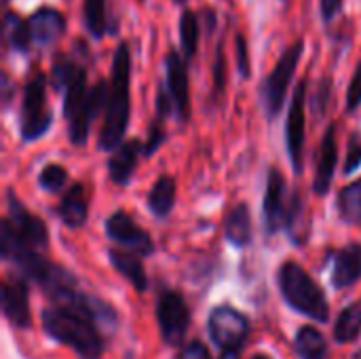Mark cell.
Instances as JSON below:
<instances>
[{"label": "cell", "mask_w": 361, "mask_h": 359, "mask_svg": "<svg viewBox=\"0 0 361 359\" xmlns=\"http://www.w3.org/2000/svg\"><path fill=\"white\" fill-rule=\"evenodd\" d=\"M40 324L44 334L72 349L78 359H102L106 351V341H104V328L97 322L95 315L70 307H59L51 305L42 309L40 313Z\"/></svg>", "instance_id": "obj_1"}, {"label": "cell", "mask_w": 361, "mask_h": 359, "mask_svg": "<svg viewBox=\"0 0 361 359\" xmlns=\"http://www.w3.org/2000/svg\"><path fill=\"white\" fill-rule=\"evenodd\" d=\"M131 53L127 42H118L112 57L110 95L106 106V118L99 131V148L104 152L116 150L125 142L131 114Z\"/></svg>", "instance_id": "obj_2"}, {"label": "cell", "mask_w": 361, "mask_h": 359, "mask_svg": "<svg viewBox=\"0 0 361 359\" xmlns=\"http://www.w3.org/2000/svg\"><path fill=\"white\" fill-rule=\"evenodd\" d=\"M277 286L292 311L307 315L319 324L330 322V303L324 288L296 260H286L279 267Z\"/></svg>", "instance_id": "obj_3"}, {"label": "cell", "mask_w": 361, "mask_h": 359, "mask_svg": "<svg viewBox=\"0 0 361 359\" xmlns=\"http://www.w3.org/2000/svg\"><path fill=\"white\" fill-rule=\"evenodd\" d=\"M63 116L68 121V138L74 146H85L91 123L95 121L89 108L87 70L76 66L63 87Z\"/></svg>", "instance_id": "obj_4"}, {"label": "cell", "mask_w": 361, "mask_h": 359, "mask_svg": "<svg viewBox=\"0 0 361 359\" xmlns=\"http://www.w3.org/2000/svg\"><path fill=\"white\" fill-rule=\"evenodd\" d=\"M19 121V133L23 142L40 140L53 127V110L47 108V76L40 72L34 74L23 89Z\"/></svg>", "instance_id": "obj_5"}, {"label": "cell", "mask_w": 361, "mask_h": 359, "mask_svg": "<svg viewBox=\"0 0 361 359\" xmlns=\"http://www.w3.org/2000/svg\"><path fill=\"white\" fill-rule=\"evenodd\" d=\"M305 53V40H296L292 42L279 57L277 66L273 68V72L267 76L264 85H262V102H264V110L269 118H275L286 104L288 97V89L290 83L294 78V72L298 68V61Z\"/></svg>", "instance_id": "obj_6"}, {"label": "cell", "mask_w": 361, "mask_h": 359, "mask_svg": "<svg viewBox=\"0 0 361 359\" xmlns=\"http://www.w3.org/2000/svg\"><path fill=\"white\" fill-rule=\"evenodd\" d=\"M154 315L163 343L171 349L184 347L190 328V311L184 296L176 290H161L154 305Z\"/></svg>", "instance_id": "obj_7"}, {"label": "cell", "mask_w": 361, "mask_h": 359, "mask_svg": "<svg viewBox=\"0 0 361 359\" xmlns=\"http://www.w3.org/2000/svg\"><path fill=\"white\" fill-rule=\"evenodd\" d=\"M207 332L216 347L222 351H243V345L250 339L252 324L247 315L237 311L231 305H218L209 311Z\"/></svg>", "instance_id": "obj_8"}, {"label": "cell", "mask_w": 361, "mask_h": 359, "mask_svg": "<svg viewBox=\"0 0 361 359\" xmlns=\"http://www.w3.org/2000/svg\"><path fill=\"white\" fill-rule=\"evenodd\" d=\"M307 78L298 83L286 123V148L290 163L296 174H302L305 167V135H307Z\"/></svg>", "instance_id": "obj_9"}, {"label": "cell", "mask_w": 361, "mask_h": 359, "mask_svg": "<svg viewBox=\"0 0 361 359\" xmlns=\"http://www.w3.org/2000/svg\"><path fill=\"white\" fill-rule=\"evenodd\" d=\"M104 229H106V235L114 243H118V245H123V248H127L140 256H152L154 254L152 237L140 224H135V220L127 212L118 209L112 216H108Z\"/></svg>", "instance_id": "obj_10"}, {"label": "cell", "mask_w": 361, "mask_h": 359, "mask_svg": "<svg viewBox=\"0 0 361 359\" xmlns=\"http://www.w3.org/2000/svg\"><path fill=\"white\" fill-rule=\"evenodd\" d=\"M6 203H8V222H11L13 231L27 245H32L36 250H47L49 248V231H47V224L42 222V218L34 216L21 203V199L15 195L13 188L6 190Z\"/></svg>", "instance_id": "obj_11"}, {"label": "cell", "mask_w": 361, "mask_h": 359, "mask_svg": "<svg viewBox=\"0 0 361 359\" xmlns=\"http://www.w3.org/2000/svg\"><path fill=\"white\" fill-rule=\"evenodd\" d=\"M288 203H290V197H286V178L277 167H273L269 169V176H267V190H264V201H262L264 229L269 237L286 229Z\"/></svg>", "instance_id": "obj_12"}, {"label": "cell", "mask_w": 361, "mask_h": 359, "mask_svg": "<svg viewBox=\"0 0 361 359\" xmlns=\"http://www.w3.org/2000/svg\"><path fill=\"white\" fill-rule=\"evenodd\" d=\"M2 313L19 330L32 328V309H30V286L23 275L8 277L2 284Z\"/></svg>", "instance_id": "obj_13"}, {"label": "cell", "mask_w": 361, "mask_h": 359, "mask_svg": "<svg viewBox=\"0 0 361 359\" xmlns=\"http://www.w3.org/2000/svg\"><path fill=\"white\" fill-rule=\"evenodd\" d=\"M165 70H167V91L173 99L178 121L188 123L190 121V87H188V72H186L184 55L169 49V53L165 55Z\"/></svg>", "instance_id": "obj_14"}, {"label": "cell", "mask_w": 361, "mask_h": 359, "mask_svg": "<svg viewBox=\"0 0 361 359\" xmlns=\"http://www.w3.org/2000/svg\"><path fill=\"white\" fill-rule=\"evenodd\" d=\"M336 163H338V142H336V125L332 123L324 138H322V146L317 152V165H315V180H313V190L319 197H326L330 193L332 180H334V171H336Z\"/></svg>", "instance_id": "obj_15"}, {"label": "cell", "mask_w": 361, "mask_h": 359, "mask_svg": "<svg viewBox=\"0 0 361 359\" xmlns=\"http://www.w3.org/2000/svg\"><path fill=\"white\" fill-rule=\"evenodd\" d=\"M32 42L38 47H51L66 34V19L57 8L42 6L34 11L27 19Z\"/></svg>", "instance_id": "obj_16"}, {"label": "cell", "mask_w": 361, "mask_h": 359, "mask_svg": "<svg viewBox=\"0 0 361 359\" xmlns=\"http://www.w3.org/2000/svg\"><path fill=\"white\" fill-rule=\"evenodd\" d=\"M361 279V245L351 243L332 254V286L347 290Z\"/></svg>", "instance_id": "obj_17"}, {"label": "cell", "mask_w": 361, "mask_h": 359, "mask_svg": "<svg viewBox=\"0 0 361 359\" xmlns=\"http://www.w3.org/2000/svg\"><path fill=\"white\" fill-rule=\"evenodd\" d=\"M140 154H144V146L140 140H127L116 150H112V157L108 159L110 180L118 186L129 184V180L135 174Z\"/></svg>", "instance_id": "obj_18"}, {"label": "cell", "mask_w": 361, "mask_h": 359, "mask_svg": "<svg viewBox=\"0 0 361 359\" xmlns=\"http://www.w3.org/2000/svg\"><path fill=\"white\" fill-rule=\"evenodd\" d=\"M55 214L59 216L61 224L68 229H80L87 224L89 218V201H87V190L80 182L72 184V188H68V193L63 195L61 203L57 205Z\"/></svg>", "instance_id": "obj_19"}, {"label": "cell", "mask_w": 361, "mask_h": 359, "mask_svg": "<svg viewBox=\"0 0 361 359\" xmlns=\"http://www.w3.org/2000/svg\"><path fill=\"white\" fill-rule=\"evenodd\" d=\"M108 258H110V264L114 267V271L118 275H123L135 292L144 294L148 290V275H146V269L142 264V256L135 254V252H123V250H110L108 252Z\"/></svg>", "instance_id": "obj_20"}, {"label": "cell", "mask_w": 361, "mask_h": 359, "mask_svg": "<svg viewBox=\"0 0 361 359\" xmlns=\"http://www.w3.org/2000/svg\"><path fill=\"white\" fill-rule=\"evenodd\" d=\"M176 195H178V186H176V178L171 176H161L150 193H148V209L152 216H157L159 220H165L176 205Z\"/></svg>", "instance_id": "obj_21"}, {"label": "cell", "mask_w": 361, "mask_h": 359, "mask_svg": "<svg viewBox=\"0 0 361 359\" xmlns=\"http://www.w3.org/2000/svg\"><path fill=\"white\" fill-rule=\"evenodd\" d=\"M224 235L228 243L239 250L252 243V214H250L247 203H237L233 207L224 224Z\"/></svg>", "instance_id": "obj_22"}, {"label": "cell", "mask_w": 361, "mask_h": 359, "mask_svg": "<svg viewBox=\"0 0 361 359\" xmlns=\"http://www.w3.org/2000/svg\"><path fill=\"white\" fill-rule=\"evenodd\" d=\"M294 351L300 359H326L328 343L315 326H302L294 336Z\"/></svg>", "instance_id": "obj_23"}, {"label": "cell", "mask_w": 361, "mask_h": 359, "mask_svg": "<svg viewBox=\"0 0 361 359\" xmlns=\"http://www.w3.org/2000/svg\"><path fill=\"white\" fill-rule=\"evenodd\" d=\"M361 334V300L351 303L338 313V320L334 324V341L338 345H351L360 339Z\"/></svg>", "instance_id": "obj_24"}, {"label": "cell", "mask_w": 361, "mask_h": 359, "mask_svg": "<svg viewBox=\"0 0 361 359\" xmlns=\"http://www.w3.org/2000/svg\"><path fill=\"white\" fill-rule=\"evenodd\" d=\"M336 212L343 222L361 226V180L345 186L336 197Z\"/></svg>", "instance_id": "obj_25"}, {"label": "cell", "mask_w": 361, "mask_h": 359, "mask_svg": "<svg viewBox=\"0 0 361 359\" xmlns=\"http://www.w3.org/2000/svg\"><path fill=\"white\" fill-rule=\"evenodd\" d=\"M286 231L290 235V239L296 245L307 243V231H305V201L300 197V193H292L290 195V203H288V218H286Z\"/></svg>", "instance_id": "obj_26"}, {"label": "cell", "mask_w": 361, "mask_h": 359, "mask_svg": "<svg viewBox=\"0 0 361 359\" xmlns=\"http://www.w3.org/2000/svg\"><path fill=\"white\" fill-rule=\"evenodd\" d=\"M82 19L87 32L93 38H102L106 32H110L106 17V0H82Z\"/></svg>", "instance_id": "obj_27"}, {"label": "cell", "mask_w": 361, "mask_h": 359, "mask_svg": "<svg viewBox=\"0 0 361 359\" xmlns=\"http://www.w3.org/2000/svg\"><path fill=\"white\" fill-rule=\"evenodd\" d=\"M180 47L186 61L195 57L199 47V19L190 8H186L180 17Z\"/></svg>", "instance_id": "obj_28"}, {"label": "cell", "mask_w": 361, "mask_h": 359, "mask_svg": "<svg viewBox=\"0 0 361 359\" xmlns=\"http://www.w3.org/2000/svg\"><path fill=\"white\" fill-rule=\"evenodd\" d=\"M4 30H6L8 42H11V47L15 51H19V53H27L30 51V47H32V34H30L27 21H23L15 13H6Z\"/></svg>", "instance_id": "obj_29"}, {"label": "cell", "mask_w": 361, "mask_h": 359, "mask_svg": "<svg viewBox=\"0 0 361 359\" xmlns=\"http://www.w3.org/2000/svg\"><path fill=\"white\" fill-rule=\"evenodd\" d=\"M68 169L63 165H57V163H51L47 165L40 176H38V184L42 190L47 193H59L66 184H68Z\"/></svg>", "instance_id": "obj_30"}, {"label": "cell", "mask_w": 361, "mask_h": 359, "mask_svg": "<svg viewBox=\"0 0 361 359\" xmlns=\"http://www.w3.org/2000/svg\"><path fill=\"white\" fill-rule=\"evenodd\" d=\"M167 140V133L161 125V118H154L148 127V138H146V144H144V157H152Z\"/></svg>", "instance_id": "obj_31"}, {"label": "cell", "mask_w": 361, "mask_h": 359, "mask_svg": "<svg viewBox=\"0 0 361 359\" xmlns=\"http://www.w3.org/2000/svg\"><path fill=\"white\" fill-rule=\"evenodd\" d=\"M361 106V61L355 66V72L351 76L349 89H347V112L353 114Z\"/></svg>", "instance_id": "obj_32"}, {"label": "cell", "mask_w": 361, "mask_h": 359, "mask_svg": "<svg viewBox=\"0 0 361 359\" xmlns=\"http://www.w3.org/2000/svg\"><path fill=\"white\" fill-rule=\"evenodd\" d=\"M226 87V57H224V49L218 47L216 51V63H214V95H222Z\"/></svg>", "instance_id": "obj_33"}, {"label": "cell", "mask_w": 361, "mask_h": 359, "mask_svg": "<svg viewBox=\"0 0 361 359\" xmlns=\"http://www.w3.org/2000/svg\"><path fill=\"white\" fill-rule=\"evenodd\" d=\"M361 167V135L353 133L349 140V152H347V163H345V174L351 176Z\"/></svg>", "instance_id": "obj_34"}, {"label": "cell", "mask_w": 361, "mask_h": 359, "mask_svg": "<svg viewBox=\"0 0 361 359\" xmlns=\"http://www.w3.org/2000/svg\"><path fill=\"white\" fill-rule=\"evenodd\" d=\"M235 49H237V70L241 78H250V53H247V40L243 34H237Z\"/></svg>", "instance_id": "obj_35"}, {"label": "cell", "mask_w": 361, "mask_h": 359, "mask_svg": "<svg viewBox=\"0 0 361 359\" xmlns=\"http://www.w3.org/2000/svg\"><path fill=\"white\" fill-rule=\"evenodd\" d=\"M176 359H212L209 349L201 341H190L188 345L180 347V353Z\"/></svg>", "instance_id": "obj_36"}, {"label": "cell", "mask_w": 361, "mask_h": 359, "mask_svg": "<svg viewBox=\"0 0 361 359\" xmlns=\"http://www.w3.org/2000/svg\"><path fill=\"white\" fill-rule=\"evenodd\" d=\"M328 99H330V80L326 78L324 83H319V89H317V93H315V114L319 116H324L326 114V110H328Z\"/></svg>", "instance_id": "obj_37"}, {"label": "cell", "mask_w": 361, "mask_h": 359, "mask_svg": "<svg viewBox=\"0 0 361 359\" xmlns=\"http://www.w3.org/2000/svg\"><path fill=\"white\" fill-rule=\"evenodd\" d=\"M343 2H345V0H319L322 19H324L326 23H330V21L343 11Z\"/></svg>", "instance_id": "obj_38"}, {"label": "cell", "mask_w": 361, "mask_h": 359, "mask_svg": "<svg viewBox=\"0 0 361 359\" xmlns=\"http://www.w3.org/2000/svg\"><path fill=\"white\" fill-rule=\"evenodd\" d=\"M220 359H241V351H222Z\"/></svg>", "instance_id": "obj_39"}, {"label": "cell", "mask_w": 361, "mask_h": 359, "mask_svg": "<svg viewBox=\"0 0 361 359\" xmlns=\"http://www.w3.org/2000/svg\"><path fill=\"white\" fill-rule=\"evenodd\" d=\"M2 80H4V102H8V93H11V83H8V76L6 74H2Z\"/></svg>", "instance_id": "obj_40"}, {"label": "cell", "mask_w": 361, "mask_h": 359, "mask_svg": "<svg viewBox=\"0 0 361 359\" xmlns=\"http://www.w3.org/2000/svg\"><path fill=\"white\" fill-rule=\"evenodd\" d=\"M252 359H273V358H271V355H267V353H256Z\"/></svg>", "instance_id": "obj_41"}, {"label": "cell", "mask_w": 361, "mask_h": 359, "mask_svg": "<svg viewBox=\"0 0 361 359\" xmlns=\"http://www.w3.org/2000/svg\"><path fill=\"white\" fill-rule=\"evenodd\" d=\"M173 2H178V4H186L188 0H173Z\"/></svg>", "instance_id": "obj_42"}, {"label": "cell", "mask_w": 361, "mask_h": 359, "mask_svg": "<svg viewBox=\"0 0 361 359\" xmlns=\"http://www.w3.org/2000/svg\"><path fill=\"white\" fill-rule=\"evenodd\" d=\"M353 359H361V351H360V353H357V355H355V358H353Z\"/></svg>", "instance_id": "obj_43"}, {"label": "cell", "mask_w": 361, "mask_h": 359, "mask_svg": "<svg viewBox=\"0 0 361 359\" xmlns=\"http://www.w3.org/2000/svg\"><path fill=\"white\" fill-rule=\"evenodd\" d=\"M125 359H133V355H131V353H129V355H127V358Z\"/></svg>", "instance_id": "obj_44"}]
</instances>
